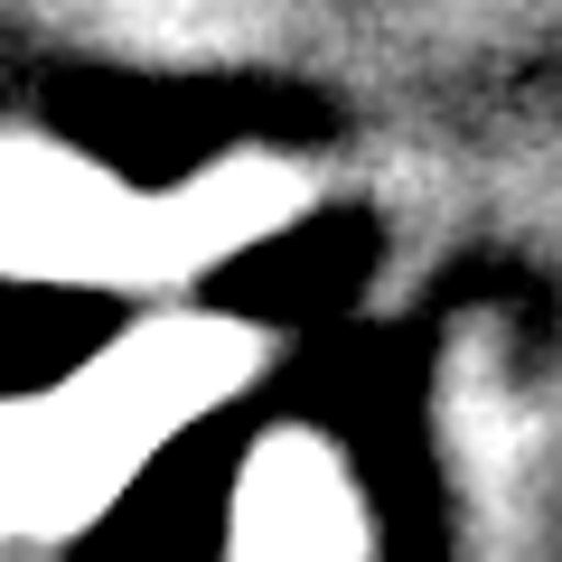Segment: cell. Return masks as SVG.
Returning <instances> with one entry per match:
<instances>
[{
	"label": "cell",
	"mask_w": 562,
	"mask_h": 562,
	"mask_svg": "<svg viewBox=\"0 0 562 562\" xmlns=\"http://www.w3.org/2000/svg\"><path fill=\"white\" fill-rule=\"evenodd\" d=\"M244 562H357L347 497L319 460L281 450V460L254 469V487H244Z\"/></svg>",
	"instance_id": "cell-1"
}]
</instances>
